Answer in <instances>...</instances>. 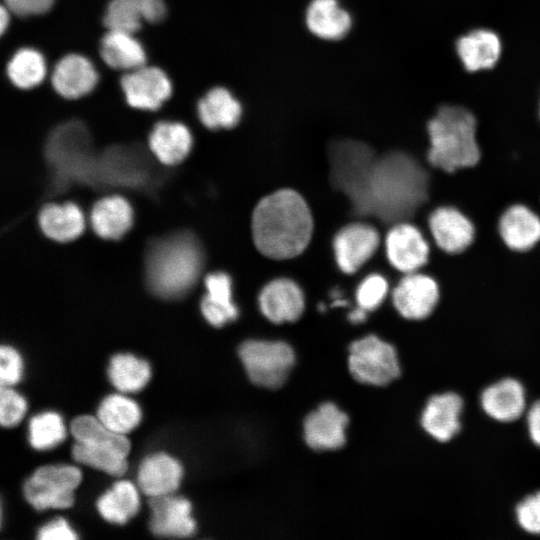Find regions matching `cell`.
<instances>
[{"label": "cell", "instance_id": "83f0119b", "mask_svg": "<svg viewBox=\"0 0 540 540\" xmlns=\"http://www.w3.org/2000/svg\"><path fill=\"white\" fill-rule=\"evenodd\" d=\"M100 55L111 68L126 72L143 66L146 61L145 51L133 33L119 30H108L102 37Z\"/></svg>", "mask_w": 540, "mask_h": 540}, {"label": "cell", "instance_id": "4fadbf2b", "mask_svg": "<svg viewBox=\"0 0 540 540\" xmlns=\"http://www.w3.org/2000/svg\"><path fill=\"white\" fill-rule=\"evenodd\" d=\"M121 88L131 107L151 111L160 108L172 92L167 75L157 67L145 65L126 72Z\"/></svg>", "mask_w": 540, "mask_h": 540}, {"label": "cell", "instance_id": "603a6c76", "mask_svg": "<svg viewBox=\"0 0 540 540\" xmlns=\"http://www.w3.org/2000/svg\"><path fill=\"white\" fill-rule=\"evenodd\" d=\"M480 403L483 411L492 419L512 422L525 412V390L516 379L505 378L485 388Z\"/></svg>", "mask_w": 540, "mask_h": 540}, {"label": "cell", "instance_id": "9c48e42d", "mask_svg": "<svg viewBox=\"0 0 540 540\" xmlns=\"http://www.w3.org/2000/svg\"><path fill=\"white\" fill-rule=\"evenodd\" d=\"M441 298L438 281L425 272L404 274L392 291L397 312L405 319L422 321L434 314Z\"/></svg>", "mask_w": 540, "mask_h": 540}, {"label": "cell", "instance_id": "ac0fdd59", "mask_svg": "<svg viewBox=\"0 0 540 540\" xmlns=\"http://www.w3.org/2000/svg\"><path fill=\"white\" fill-rule=\"evenodd\" d=\"M262 314L271 322L297 320L304 310V295L292 280L279 278L269 282L258 297Z\"/></svg>", "mask_w": 540, "mask_h": 540}, {"label": "cell", "instance_id": "7402d4cb", "mask_svg": "<svg viewBox=\"0 0 540 540\" xmlns=\"http://www.w3.org/2000/svg\"><path fill=\"white\" fill-rule=\"evenodd\" d=\"M462 409L463 401L458 394L445 392L434 395L422 411V427L437 441H449L460 429Z\"/></svg>", "mask_w": 540, "mask_h": 540}, {"label": "cell", "instance_id": "d6a6232c", "mask_svg": "<svg viewBox=\"0 0 540 540\" xmlns=\"http://www.w3.org/2000/svg\"><path fill=\"white\" fill-rule=\"evenodd\" d=\"M108 377L121 392H137L143 389L151 377L149 363L130 353H118L111 357Z\"/></svg>", "mask_w": 540, "mask_h": 540}, {"label": "cell", "instance_id": "5bb4252c", "mask_svg": "<svg viewBox=\"0 0 540 540\" xmlns=\"http://www.w3.org/2000/svg\"><path fill=\"white\" fill-rule=\"evenodd\" d=\"M150 531L159 537H188L194 534L196 522L191 515L188 499L173 494L152 497L149 500Z\"/></svg>", "mask_w": 540, "mask_h": 540}, {"label": "cell", "instance_id": "9a60e30c", "mask_svg": "<svg viewBox=\"0 0 540 540\" xmlns=\"http://www.w3.org/2000/svg\"><path fill=\"white\" fill-rule=\"evenodd\" d=\"M497 231L511 251H530L540 242V215L523 203L511 204L499 216Z\"/></svg>", "mask_w": 540, "mask_h": 540}, {"label": "cell", "instance_id": "ba28073f", "mask_svg": "<svg viewBox=\"0 0 540 540\" xmlns=\"http://www.w3.org/2000/svg\"><path fill=\"white\" fill-rule=\"evenodd\" d=\"M348 366L357 381L370 385H386L400 374L395 348L375 335L351 344Z\"/></svg>", "mask_w": 540, "mask_h": 540}, {"label": "cell", "instance_id": "44dd1931", "mask_svg": "<svg viewBox=\"0 0 540 540\" xmlns=\"http://www.w3.org/2000/svg\"><path fill=\"white\" fill-rule=\"evenodd\" d=\"M98 74L89 59L68 54L55 65L51 83L64 98L77 99L90 93L97 84Z\"/></svg>", "mask_w": 540, "mask_h": 540}, {"label": "cell", "instance_id": "7c38bea8", "mask_svg": "<svg viewBox=\"0 0 540 540\" xmlns=\"http://www.w3.org/2000/svg\"><path fill=\"white\" fill-rule=\"evenodd\" d=\"M454 48L463 69L471 74L494 69L503 54L501 37L487 27H476L461 34Z\"/></svg>", "mask_w": 540, "mask_h": 540}, {"label": "cell", "instance_id": "484cf974", "mask_svg": "<svg viewBox=\"0 0 540 540\" xmlns=\"http://www.w3.org/2000/svg\"><path fill=\"white\" fill-rule=\"evenodd\" d=\"M207 294L201 301V311L205 319L213 326L220 327L238 316V309L232 301V283L223 272L206 276Z\"/></svg>", "mask_w": 540, "mask_h": 540}, {"label": "cell", "instance_id": "d590c367", "mask_svg": "<svg viewBox=\"0 0 540 540\" xmlns=\"http://www.w3.org/2000/svg\"><path fill=\"white\" fill-rule=\"evenodd\" d=\"M66 427L62 417L53 411L35 415L29 421L28 439L36 450L51 449L66 438Z\"/></svg>", "mask_w": 540, "mask_h": 540}, {"label": "cell", "instance_id": "e575fe53", "mask_svg": "<svg viewBox=\"0 0 540 540\" xmlns=\"http://www.w3.org/2000/svg\"><path fill=\"white\" fill-rule=\"evenodd\" d=\"M7 74L15 86L21 89L33 88L45 78V60L37 50L22 48L8 62Z\"/></svg>", "mask_w": 540, "mask_h": 540}, {"label": "cell", "instance_id": "cb8c5ba5", "mask_svg": "<svg viewBox=\"0 0 540 540\" xmlns=\"http://www.w3.org/2000/svg\"><path fill=\"white\" fill-rule=\"evenodd\" d=\"M75 442L85 446L128 456L131 448L129 439L105 426L98 417L80 415L70 424Z\"/></svg>", "mask_w": 540, "mask_h": 540}, {"label": "cell", "instance_id": "d6986e66", "mask_svg": "<svg viewBox=\"0 0 540 540\" xmlns=\"http://www.w3.org/2000/svg\"><path fill=\"white\" fill-rule=\"evenodd\" d=\"M167 13L163 0H110L103 22L108 30L135 33L142 21L159 23Z\"/></svg>", "mask_w": 540, "mask_h": 540}, {"label": "cell", "instance_id": "60d3db41", "mask_svg": "<svg viewBox=\"0 0 540 540\" xmlns=\"http://www.w3.org/2000/svg\"><path fill=\"white\" fill-rule=\"evenodd\" d=\"M23 372L22 357L11 346L3 345L0 348V381L2 386L17 384Z\"/></svg>", "mask_w": 540, "mask_h": 540}, {"label": "cell", "instance_id": "836d02e7", "mask_svg": "<svg viewBox=\"0 0 540 540\" xmlns=\"http://www.w3.org/2000/svg\"><path fill=\"white\" fill-rule=\"evenodd\" d=\"M97 417L112 431L126 435L138 426L142 413L134 400L120 394H111L101 401Z\"/></svg>", "mask_w": 540, "mask_h": 540}, {"label": "cell", "instance_id": "ffe728a7", "mask_svg": "<svg viewBox=\"0 0 540 540\" xmlns=\"http://www.w3.org/2000/svg\"><path fill=\"white\" fill-rule=\"evenodd\" d=\"M183 467L174 457L154 453L145 457L138 469L140 490L150 498L173 494L180 486Z\"/></svg>", "mask_w": 540, "mask_h": 540}, {"label": "cell", "instance_id": "5b68a950", "mask_svg": "<svg viewBox=\"0 0 540 540\" xmlns=\"http://www.w3.org/2000/svg\"><path fill=\"white\" fill-rule=\"evenodd\" d=\"M329 152L335 186L364 214L368 178L376 159L372 150L363 142L344 139L333 142Z\"/></svg>", "mask_w": 540, "mask_h": 540}, {"label": "cell", "instance_id": "bcb514c9", "mask_svg": "<svg viewBox=\"0 0 540 540\" xmlns=\"http://www.w3.org/2000/svg\"><path fill=\"white\" fill-rule=\"evenodd\" d=\"M1 23H0V27H1V32L3 33L4 30L6 29L7 25H8V22H9V15H8V11L5 9V7H2L1 8Z\"/></svg>", "mask_w": 540, "mask_h": 540}, {"label": "cell", "instance_id": "8fae6325", "mask_svg": "<svg viewBox=\"0 0 540 540\" xmlns=\"http://www.w3.org/2000/svg\"><path fill=\"white\" fill-rule=\"evenodd\" d=\"M390 264L403 274L421 271L430 260L432 243L423 230L408 222L394 224L385 239Z\"/></svg>", "mask_w": 540, "mask_h": 540}, {"label": "cell", "instance_id": "f6af8a7d", "mask_svg": "<svg viewBox=\"0 0 540 540\" xmlns=\"http://www.w3.org/2000/svg\"><path fill=\"white\" fill-rule=\"evenodd\" d=\"M367 310L357 307L349 314V319L353 323H361L366 319Z\"/></svg>", "mask_w": 540, "mask_h": 540}, {"label": "cell", "instance_id": "74e56055", "mask_svg": "<svg viewBox=\"0 0 540 540\" xmlns=\"http://www.w3.org/2000/svg\"><path fill=\"white\" fill-rule=\"evenodd\" d=\"M388 288V282L382 275H369L360 283L356 291L358 306L367 311L376 309L384 301Z\"/></svg>", "mask_w": 540, "mask_h": 540}, {"label": "cell", "instance_id": "ab89813d", "mask_svg": "<svg viewBox=\"0 0 540 540\" xmlns=\"http://www.w3.org/2000/svg\"><path fill=\"white\" fill-rule=\"evenodd\" d=\"M519 526L528 533L540 534V491L527 496L515 509Z\"/></svg>", "mask_w": 540, "mask_h": 540}, {"label": "cell", "instance_id": "3957f363", "mask_svg": "<svg viewBox=\"0 0 540 540\" xmlns=\"http://www.w3.org/2000/svg\"><path fill=\"white\" fill-rule=\"evenodd\" d=\"M478 117L459 103H441L425 124L426 164L446 173L476 166L482 156Z\"/></svg>", "mask_w": 540, "mask_h": 540}, {"label": "cell", "instance_id": "4dcf8cb0", "mask_svg": "<svg viewBox=\"0 0 540 540\" xmlns=\"http://www.w3.org/2000/svg\"><path fill=\"white\" fill-rule=\"evenodd\" d=\"M42 232L49 238L66 242L79 236L84 229V218L73 203L48 204L39 213Z\"/></svg>", "mask_w": 540, "mask_h": 540}, {"label": "cell", "instance_id": "f1b7e54d", "mask_svg": "<svg viewBox=\"0 0 540 540\" xmlns=\"http://www.w3.org/2000/svg\"><path fill=\"white\" fill-rule=\"evenodd\" d=\"M197 111L202 124L209 129L232 128L242 114L239 101L223 87L209 90L198 101Z\"/></svg>", "mask_w": 540, "mask_h": 540}, {"label": "cell", "instance_id": "f35d334b", "mask_svg": "<svg viewBox=\"0 0 540 540\" xmlns=\"http://www.w3.org/2000/svg\"><path fill=\"white\" fill-rule=\"evenodd\" d=\"M27 402L22 395L10 388L2 386L0 389V422L3 427L10 428L17 425L24 417Z\"/></svg>", "mask_w": 540, "mask_h": 540}, {"label": "cell", "instance_id": "6da1fadb", "mask_svg": "<svg viewBox=\"0 0 540 540\" xmlns=\"http://www.w3.org/2000/svg\"><path fill=\"white\" fill-rule=\"evenodd\" d=\"M432 168L404 151H390L376 158L367 183L364 214L387 223L413 218L430 206Z\"/></svg>", "mask_w": 540, "mask_h": 540}, {"label": "cell", "instance_id": "8d00e7d4", "mask_svg": "<svg viewBox=\"0 0 540 540\" xmlns=\"http://www.w3.org/2000/svg\"><path fill=\"white\" fill-rule=\"evenodd\" d=\"M71 452L77 462L112 476H122L128 468L127 457L114 452L94 449L78 442H75Z\"/></svg>", "mask_w": 540, "mask_h": 540}, {"label": "cell", "instance_id": "4316f807", "mask_svg": "<svg viewBox=\"0 0 540 540\" xmlns=\"http://www.w3.org/2000/svg\"><path fill=\"white\" fill-rule=\"evenodd\" d=\"M306 24L317 37L338 40L348 33L352 20L337 0H312L306 10Z\"/></svg>", "mask_w": 540, "mask_h": 540}, {"label": "cell", "instance_id": "30bf717a", "mask_svg": "<svg viewBox=\"0 0 540 540\" xmlns=\"http://www.w3.org/2000/svg\"><path fill=\"white\" fill-rule=\"evenodd\" d=\"M426 224L432 243L449 255L463 253L475 240V224L453 205L433 208L427 215Z\"/></svg>", "mask_w": 540, "mask_h": 540}, {"label": "cell", "instance_id": "ee69618b", "mask_svg": "<svg viewBox=\"0 0 540 540\" xmlns=\"http://www.w3.org/2000/svg\"><path fill=\"white\" fill-rule=\"evenodd\" d=\"M527 428L533 443L540 447V400L533 403L527 412Z\"/></svg>", "mask_w": 540, "mask_h": 540}, {"label": "cell", "instance_id": "52a82bcc", "mask_svg": "<svg viewBox=\"0 0 540 540\" xmlns=\"http://www.w3.org/2000/svg\"><path fill=\"white\" fill-rule=\"evenodd\" d=\"M239 356L250 380L271 389L286 381L295 362L293 349L281 341H245L239 348Z\"/></svg>", "mask_w": 540, "mask_h": 540}, {"label": "cell", "instance_id": "7bdbcfd3", "mask_svg": "<svg viewBox=\"0 0 540 540\" xmlns=\"http://www.w3.org/2000/svg\"><path fill=\"white\" fill-rule=\"evenodd\" d=\"M4 2L9 11L26 17L47 12L54 0H4Z\"/></svg>", "mask_w": 540, "mask_h": 540}, {"label": "cell", "instance_id": "2e32d148", "mask_svg": "<svg viewBox=\"0 0 540 540\" xmlns=\"http://www.w3.org/2000/svg\"><path fill=\"white\" fill-rule=\"evenodd\" d=\"M380 236L372 226L354 223L342 228L334 238L339 268L345 273L358 270L376 251Z\"/></svg>", "mask_w": 540, "mask_h": 540}, {"label": "cell", "instance_id": "277c9868", "mask_svg": "<svg viewBox=\"0 0 540 540\" xmlns=\"http://www.w3.org/2000/svg\"><path fill=\"white\" fill-rule=\"evenodd\" d=\"M201 261L199 247L191 237L180 236L161 243L148 263L152 290L167 298L183 294L198 277Z\"/></svg>", "mask_w": 540, "mask_h": 540}, {"label": "cell", "instance_id": "7a4b0ae2", "mask_svg": "<svg viewBox=\"0 0 540 540\" xmlns=\"http://www.w3.org/2000/svg\"><path fill=\"white\" fill-rule=\"evenodd\" d=\"M252 237L257 249L272 259H288L308 246L313 220L302 196L282 189L262 198L251 221Z\"/></svg>", "mask_w": 540, "mask_h": 540}, {"label": "cell", "instance_id": "8992f818", "mask_svg": "<svg viewBox=\"0 0 540 540\" xmlns=\"http://www.w3.org/2000/svg\"><path fill=\"white\" fill-rule=\"evenodd\" d=\"M82 472L68 464L38 467L25 481L23 493L36 510L66 509L74 503V491L80 485Z\"/></svg>", "mask_w": 540, "mask_h": 540}, {"label": "cell", "instance_id": "e0dca14e", "mask_svg": "<svg viewBox=\"0 0 540 540\" xmlns=\"http://www.w3.org/2000/svg\"><path fill=\"white\" fill-rule=\"evenodd\" d=\"M348 420V416L333 403L322 404L304 421L306 443L316 450L342 447Z\"/></svg>", "mask_w": 540, "mask_h": 540}, {"label": "cell", "instance_id": "b9f144b4", "mask_svg": "<svg viewBox=\"0 0 540 540\" xmlns=\"http://www.w3.org/2000/svg\"><path fill=\"white\" fill-rule=\"evenodd\" d=\"M78 536L63 518H57L42 526L37 533L39 540H75Z\"/></svg>", "mask_w": 540, "mask_h": 540}, {"label": "cell", "instance_id": "d4e9b609", "mask_svg": "<svg viewBox=\"0 0 540 540\" xmlns=\"http://www.w3.org/2000/svg\"><path fill=\"white\" fill-rule=\"evenodd\" d=\"M149 148L163 164L172 165L180 162L189 153L192 136L188 128L178 122L161 121L152 129Z\"/></svg>", "mask_w": 540, "mask_h": 540}, {"label": "cell", "instance_id": "1f68e13d", "mask_svg": "<svg viewBox=\"0 0 540 540\" xmlns=\"http://www.w3.org/2000/svg\"><path fill=\"white\" fill-rule=\"evenodd\" d=\"M97 510L108 522L125 524L140 508L139 493L128 480H120L97 500Z\"/></svg>", "mask_w": 540, "mask_h": 540}, {"label": "cell", "instance_id": "7dc6e473", "mask_svg": "<svg viewBox=\"0 0 540 540\" xmlns=\"http://www.w3.org/2000/svg\"><path fill=\"white\" fill-rule=\"evenodd\" d=\"M537 113H538V118L540 120V92H539V101H538V110H537Z\"/></svg>", "mask_w": 540, "mask_h": 540}, {"label": "cell", "instance_id": "f546056e", "mask_svg": "<svg viewBox=\"0 0 540 540\" xmlns=\"http://www.w3.org/2000/svg\"><path fill=\"white\" fill-rule=\"evenodd\" d=\"M132 209L120 196H110L97 201L91 211V225L104 239H118L131 226Z\"/></svg>", "mask_w": 540, "mask_h": 540}]
</instances>
